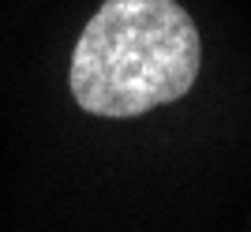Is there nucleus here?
Returning <instances> with one entry per match:
<instances>
[{
    "mask_svg": "<svg viewBox=\"0 0 251 232\" xmlns=\"http://www.w3.org/2000/svg\"><path fill=\"white\" fill-rule=\"evenodd\" d=\"M202 68L199 26L176 0H105L72 49L75 105L105 120H131L173 105Z\"/></svg>",
    "mask_w": 251,
    "mask_h": 232,
    "instance_id": "f257e3e1",
    "label": "nucleus"
}]
</instances>
